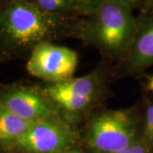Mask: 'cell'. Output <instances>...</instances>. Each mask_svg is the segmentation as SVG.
<instances>
[{
    "label": "cell",
    "mask_w": 153,
    "mask_h": 153,
    "mask_svg": "<svg viewBox=\"0 0 153 153\" xmlns=\"http://www.w3.org/2000/svg\"><path fill=\"white\" fill-rule=\"evenodd\" d=\"M76 16L49 14L28 0H8L0 8V60L31 55L38 45L71 37Z\"/></svg>",
    "instance_id": "6da1fadb"
},
{
    "label": "cell",
    "mask_w": 153,
    "mask_h": 153,
    "mask_svg": "<svg viewBox=\"0 0 153 153\" xmlns=\"http://www.w3.org/2000/svg\"><path fill=\"white\" fill-rule=\"evenodd\" d=\"M136 28L132 9L105 1L92 14L77 17L71 37L94 47L105 58L120 60L129 49Z\"/></svg>",
    "instance_id": "7a4b0ae2"
},
{
    "label": "cell",
    "mask_w": 153,
    "mask_h": 153,
    "mask_svg": "<svg viewBox=\"0 0 153 153\" xmlns=\"http://www.w3.org/2000/svg\"><path fill=\"white\" fill-rule=\"evenodd\" d=\"M143 134L141 100L119 110L94 111L80 129V148L83 153H111L129 147Z\"/></svg>",
    "instance_id": "3957f363"
},
{
    "label": "cell",
    "mask_w": 153,
    "mask_h": 153,
    "mask_svg": "<svg viewBox=\"0 0 153 153\" xmlns=\"http://www.w3.org/2000/svg\"><path fill=\"white\" fill-rule=\"evenodd\" d=\"M108 70L105 64L85 76L71 77L59 82H46L39 86L62 119L77 123L96 111L110 94Z\"/></svg>",
    "instance_id": "277c9868"
},
{
    "label": "cell",
    "mask_w": 153,
    "mask_h": 153,
    "mask_svg": "<svg viewBox=\"0 0 153 153\" xmlns=\"http://www.w3.org/2000/svg\"><path fill=\"white\" fill-rule=\"evenodd\" d=\"M80 146V129L62 118L38 122L8 153H59Z\"/></svg>",
    "instance_id": "5b68a950"
},
{
    "label": "cell",
    "mask_w": 153,
    "mask_h": 153,
    "mask_svg": "<svg viewBox=\"0 0 153 153\" xmlns=\"http://www.w3.org/2000/svg\"><path fill=\"white\" fill-rule=\"evenodd\" d=\"M78 58L74 50L53 44L43 43L28 57L27 71L46 82H59L73 77Z\"/></svg>",
    "instance_id": "8992f818"
},
{
    "label": "cell",
    "mask_w": 153,
    "mask_h": 153,
    "mask_svg": "<svg viewBox=\"0 0 153 153\" xmlns=\"http://www.w3.org/2000/svg\"><path fill=\"white\" fill-rule=\"evenodd\" d=\"M0 105L24 120L38 123L61 118L39 87L11 85L0 89Z\"/></svg>",
    "instance_id": "52a82bcc"
},
{
    "label": "cell",
    "mask_w": 153,
    "mask_h": 153,
    "mask_svg": "<svg viewBox=\"0 0 153 153\" xmlns=\"http://www.w3.org/2000/svg\"><path fill=\"white\" fill-rule=\"evenodd\" d=\"M153 66V8L141 11L137 18L134 40L125 55L119 60L115 74L137 76Z\"/></svg>",
    "instance_id": "ba28073f"
},
{
    "label": "cell",
    "mask_w": 153,
    "mask_h": 153,
    "mask_svg": "<svg viewBox=\"0 0 153 153\" xmlns=\"http://www.w3.org/2000/svg\"><path fill=\"white\" fill-rule=\"evenodd\" d=\"M33 124L34 123L24 120L0 105V153L9 152Z\"/></svg>",
    "instance_id": "9c48e42d"
},
{
    "label": "cell",
    "mask_w": 153,
    "mask_h": 153,
    "mask_svg": "<svg viewBox=\"0 0 153 153\" xmlns=\"http://www.w3.org/2000/svg\"><path fill=\"white\" fill-rule=\"evenodd\" d=\"M39 10L49 14L76 16L68 0H28Z\"/></svg>",
    "instance_id": "30bf717a"
},
{
    "label": "cell",
    "mask_w": 153,
    "mask_h": 153,
    "mask_svg": "<svg viewBox=\"0 0 153 153\" xmlns=\"http://www.w3.org/2000/svg\"><path fill=\"white\" fill-rule=\"evenodd\" d=\"M143 114L142 140L153 151V100L145 97L141 100Z\"/></svg>",
    "instance_id": "8fae6325"
},
{
    "label": "cell",
    "mask_w": 153,
    "mask_h": 153,
    "mask_svg": "<svg viewBox=\"0 0 153 153\" xmlns=\"http://www.w3.org/2000/svg\"><path fill=\"white\" fill-rule=\"evenodd\" d=\"M105 0H68L75 15L85 16L94 13Z\"/></svg>",
    "instance_id": "7c38bea8"
},
{
    "label": "cell",
    "mask_w": 153,
    "mask_h": 153,
    "mask_svg": "<svg viewBox=\"0 0 153 153\" xmlns=\"http://www.w3.org/2000/svg\"><path fill=\"white\" fill-rule=\"evenodd\" d=\"M111 153H153V151L143 140H140L129 147Z\"/></svg>",
    "instance_id": "4fadbf2b"
},
{
    "label": "cell",
    "mask_w": 153,
    "mask_h": 153,
    "mask_svg": "<svg viewBox=\"0 0 153 153\" xmlns=\"http://www.w3.org/2000/svg\"><path fill=\"white\" fill-rule=\"evenodd\" d=\"M105 1L127 6L132 9L133 10H140V11H142L146 8V0H105Z\"/></svg>",
    "instance_id": "5bb4252c"
},
{
    "label": "cell",
    "mask_w": 153,
    "mask_h": 153,
    "mask_svg": "<svg viewBox=\"0 0 153 153\" xmlns=\"http://www.w3.org/2000/svg\"><path fill=\"white\" fill-rule=\"evenodd\" d=\"M59 153H83L82 151V149L80 148V146H77V147H73L71 149H67L65 151H62Z\"/></svg>",
    "instance_id": "9a60e30c"
},
{
    "label": "cell",
    "mask_w": 153,
    "mask_h": 153,
    "mask_svg": "<svg viewBox=\"0 0 153 153\" xmlns=\"http://www.w3.org/2000/svg\"><path fill=\"white\" fill-rule=\"evenodd\" d=\"M146 88L147 89L148 91L153 93V75L151 76H148L146 85Z\"/></svg>",
    "instance_id": "2e32d148"
},
{
    "label": "cell",
    "mask_w": 153,
    "mask_h": 153,
    "mask_svg": "<svg viewBox=\"0 0 153 153\" xmlns=\"http://www.w3.org/2000/svg\"><path fill=\"white\" fill-rule=\"evenodd\" d=\"M150 8H153V0H146V8L143 10H147V9H150Z\"/></svg>",
    "instance_id": "e0dca14e"
},
{
    "label": "cell",
    "mask_w": 153,
    "mask_h": 153,
    "mask_svg": "<svg viewBox=\"0 0 153 153\" xmlns=\"http://www.w3.org/2000/svg\"><path fill=\"white\" fill-rule=\"evenodd\" d=\"M6 1H8V0H6Z\"/></svg>",
    "instance_id": "ac0fdd59"
}]
</instances>
